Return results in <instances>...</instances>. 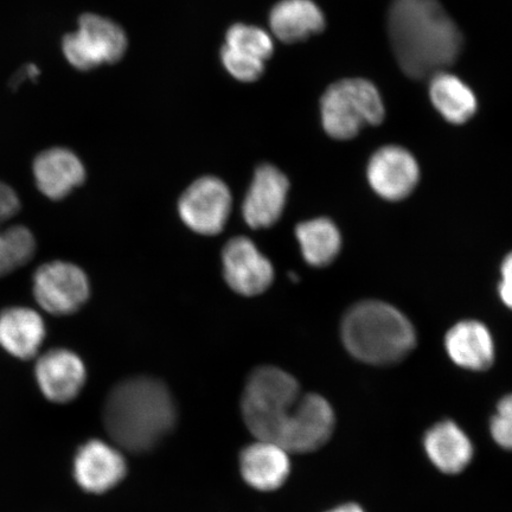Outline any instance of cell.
<instances>
[{
	"label": "cell",
	"instance_id": "3",
	"mask_svg": "<svg viewBox=\"0 0 512 512\" xmlns=\"http://www.w3.org/2000/svg\"><path fill=\"white\" fill-rule=\"evenodd\" d=\"M342 339L350 355L373 366L402 361L416 344L409 319L394 306L377 300L351 307L343 318Z\"/></svg>",
	"mask_w": 512,
	"mask_h": 512
},
{
	"label": "cell",
	"instance_id": "28",
	"mask_svg": "<svg viewBox=\"0 0 512 512\" xmlns=\"http://www.w3.org/2000/svg\"><path fill=\"white\" fill-rule=\"evenodd\" d=\"M326 512H366L363 510L361 505H358L356 503H345L338 505V507L331 509Z\"/></svg>",
	"mask_w": 512,
	"mask_h": 512
},
{
	"label": "cell",
	"instance_id": "15",
	"mask_svg": "<svg viewBox=\"0 0 512 512\" xmlns=\"http://www.w3.org/2000/svg\"><path fill=\"white\" fill-rule=\"evenodd\" d=\"M290 454L273 441L256 439L240 454L241 476L255 490H278L290 477Z\"/></svg>",
	"mask_w": 512,
	"mask_h": 512
},
{
	"label": "cell",
	"instance_id": "17",
	"mask_svg": "<svg viewBox=\"0 0 512 512\" xmlns=\"http://www.w3.org/2000/svg\"><path fill=\"white\" fill-rule=\"evenodd\" d=\"M21 210L17 192L0 181V277L27 265L34 258L36 240L31 230L24 226L3 228Z\"/></svg>",
	"mask_w": 512,
	"mask_h": 512
},
{
	"label": "cell",
	"instance_id": "27",
	"mask_svg": "<svg viewBox=\"0 0 512 512\" xmlns=\"http://www.w3.org/2000/svg\"><path fill=\"white\" fill-rule=\"evenodd\" d=\"M498 291L502 302L512 310V252L503 261L502 281Z\"/></svg>",
	"mask_w": 512,
	"mask_h": 512
},
{
	"label": "cell",
	"instance_id": "22",
	"mask_svg": "<svg viewBox=\"0 0 512 512\" xmlns=\"http://www.w3.org/2000/svg\"><path fill=\"white\" fill-rule=\"evenodd\" d=\"M430 98L435 110L454 125L465 124L477 112L475 93L458 76L446 70L432 76Z\"/></svg>",
	"mask_w": 512,
	"mask_h": 512
},
{
	"label": "cell",
	"instance_id": "6",
	"mask_svg": "<svg viewBox=\"0 0 512 512\" xmlns=\"http://www.w3.org/2000/svg\"><path fill=\"white\" fill-rule=\"evenodd\" d=\"M127 49L123 28L111 19L94 14L80 18L79 30L63 38L62 50L76 69L89 70L118 62Z\"/></svg>",
	"mask_w": 512,
	"mask_h": 512
},
{
	"label": "cell",
	"instance_id": "7",
	"mask_svg": "<svg viewBox=\"0 0 512 512\" xmlns=\"http://www.w3.org/2000/svg\"><path fill=\"white\" fill-rule=\"evenodd\" d=\"M336 415L330 402L318 394L300 396L280 428L275 443L290 453H310L331 439Z\"/></svg>",
	"mask_w": 512,
	"mask_h": 512
},
{
	"label": "cell",
	"instance_id": "9",
	"mask_svg": "<svg viewBox=\"0 0 512 512\" xmlns=\"http://www.w3.org/2000/svg\"><path fill=\"white\" fill-rule=\"evenodd\" d=\"M232 194L226 183L216 177L197 179L179 200L181 219L194 232L216 235L222 232L232 211Z\"/></svg>",
	"mask_w": 512,
	"mask_h": 512
},
{
	"label": "cell",
	"instance_id": "13",
	"mask_svg": "<svg viewBox=\"0 0 512 512\" xmlns=\"http://www.w3.org/2000/svg\"><path fill=\"white\" fill-rule=\"evenodd\" d=\"M370 187L387 201H402L412 194L420 179L419 164L411 152L396 145L384 146L370 158Z\"/></svg>",
	"mask_w": 512,
	"mask_h": 512
},
{
	"label": "cell",
	"instance_id": "19",
	"mask_svg": "<svg viewBox=\"0 0 512 512\" xmlns=\"http://www.w3.org/2000/svg\"><path fill=\"white\" fill-rule=\"evenodd\" d=\"M46 336V324L37 311L14 306L0 312V347L18 360L35 357Z\"/></svg>",
	"mask_w": 512,
	"mask_h": 512
},
{
	"label": "cell",
	"instance_id": "23",
	"mask_svg": "<svg viewBox=\"0 0 512 512\" xmlns=\"http://www.w3.org/2000/svg\"><path fill=\"white\" fill-rule=\"evenodd\" d=\"M296 235L304 259L311 266H328L341 252V233L326 217L300 223Z\"/></svg>",
	"mask_w": 512,
	"mask_h": 512
},
{
	"label": "cell",
	"instance_id": "14",
	"mask_svg": "<svg viewBox=\"0 0 512 512\" xmlns=\"http://www.w3.org/2000/svg\"><path fill=\"white\" fill-rule=\"evenodd\" d=\"M290 183L278 168L262 164L256 169L242 204V215L253 229L270 228L277 222L287 201Z\"/></svg>",
	"mask_w": 512,
	"mask_h": 512
},
{
	"label": "cell",
	"instance_id": "20",
	"mask_svg": "<svg viewBox=\"0 0 512 512\" xmlns=\"http://www.w3.org/2000/svg\"><path fill=\"white\" fill-rule=\"evenodd\" d=\"M445 348L452 362L471 371H485L495 362V343L486 326L464 320L447 332Z\"/></svg>",
	"mask_w": 512,
	"mask_h": 512
},
{
	"label": "cell",
	"instance_id": "12",
	"mask_svg": "<svg viewBox=\"0 0 512 512\" xmlns=\"http://www.w3.org/2000/svg\"><path fill=\"white\" fill-rule=\"evenodd\" d=\"M35 379L44 398L56 405H66L85 388L87 369L74 351L53 349L38 357Z\"/></svg>",
	"mask_w": 512,
	"mask_h": 512
},
{
	"label": "cell",
	"instance_id": "5",
	"mask_svg": "<svg viewBox=\"0 0 512 512\" xmlns=\"http://www.w3.org/2000/svg\"><path fill=\"white\" fill-rule=\"evenodd\" d=\"M326 133L338 140L352 139L364 127L382 124L386 110L379 89L361 78L344 79L326 89L320 101Z\"/></svg>",
	"mask_w": 512,
	"mask_h": 512
},
{
	"label": "cell",
	"instance_id": "25",
	"mask_svg": "<svg viewBox=\"0 0 512 512\" xmlns=\"http://www.w3.org/2000/svg\"><path fill=\"white\" fill-rule=\"evenodd\" d=\"M221 60L228 73L242 82L256 81L265 72L264 61L227 46L221 50Z\"/></svg>",
	"mask_w": 512,
	"mask_h": 512
},
{
	"label": "cell",
	"instance_id": "10",
	"mask_svg": "<svg viewBox=\"0 0 512 512\" xmlns=\"http://www.w3.org/2000/svg\"><path fill=\"white\" fill-rule=\"evenodd\" d=\"M126 473L123 450L104 440H88L73 459L75 483L87 494H106L123 482Z\"/></svg>",
	"mask_w": 512,
	"mask_h": 512
},
{
	"label": "cell",
	"instance_id": "18",
	"mask_svg": "<svg viewBox=\"0 0 512 512\" xmlns=\"http://www.w3.org/2000/svg\"><path fill=\"white\" fill-rule=\"evenodd\" d=\"M430 462L445 475H459L475 457V447L462 427L452 420L433 425L424 437Z\"/></svg>",
	"mask_w": 512,
	"mask_h": 512
},
{
	"label": "cell",
	"instance_id": "11",
	"mask_svg": "<svg viewBox=\"0 0 512 512\" xmlns=\"http://www.w3.org/2000/svg\"><path fill=\"white\" fill-rule=\"evenodd\" d=\"M222 264L224 279L241 296H259L273 283L271 261L245 236H236L224 246Z\"/></svg>",
	"mask_w": 512,
	"mask_h": 512
},
{
	"label": "cell",
	"instance_id": "24",
	"mask_svg": "<svg viewBox=\"0 0 512 512\" xmlns=\"http://www.w3.org/2000/svg\"><path fill=\"white\" fill-rule=\"evenodd\" d=\"M226 46L264 62L270 59L274 51L271 36L247 24H235L227 31Z\"/></svg>",
	"mask_w": 512,
	"mask_h": 512
},
{
	"label": "cell",
	"instance_id": "8",
	"mask_svg": "<svg viewBox=\"0 0 512 512\" xmlns=\"http://www.w3.org/2000/svg\"><path fill=\"white\" fill-rule=\"evenodd\" d=\"M32 291L44 311L55 316H68L86 304L91 286L87 274L79 266L67 261H53L35 272Z\"/></svg>",
	"mask_w": 512,
	"mask_h": 512
},
{
	"label": "cell",
	"instance_id": "16",
	"mask_svg": "<svg viewBox=\"0 0 512 512\" xmlns=\"http://www.w3.org/2000/svg\"><path fill=\"white\" fill-rule=\"evenodd\" d=\"M32 171L38 190L53 201L63 200L86 179V169L81 159L64 147H54L40 153Z\"/></svg>",
	"mask_w": 512,
	"mask_h": 512
},
{
	"label": "cell",
	"instance_id": "1",
	"mask_svg": "<svg viewBox=\"0 0 512 512\" xmlns=\"http://www.w3.org/2000/svg\"><path fill=\"white\" fill-rule=\"evenodd\" d=\"M388 32L402 72L415 80L445 72L463 48L462 32L438 0H393Z\"/></svg>",
	"mask_w": 512,
	"mask_h": 512
},
{
	"label": "cell",
	"instance_id": "26",
	"mask_svg": "<svg viewBox=\"0 0 512 512\" xmlns=\"http://www.w3.org/2000/svg\"><path fill=\"white\" fill-rule=\"evenodd\" d=\"M490 433L499 447L512 451V394L498 402L496 412L491 416Z\"/></svg>",
	"mask_w": 512,
	"mask_h": 512
},
{
	"label": "cell",
	"instance_id": "21",
	"mask_svg": "<svg viewBox=\"0 0 512 512\" xmlns=\"http://www.w3.org/2000/svg\"><path fill=\"white\" fill-rule=\"evenodd\" d=\"M270 25L278 40L297 43L323 31L325 17L313 0H281L271 11Z\"/></svg>",
	"mask_w": 512,
	"mask_h": 512
},
{
	"label": "cell",
	"instance_id": "2",
	"mask_svg": "<svg viewBox=\"0 0 512 512\" xmlns=\"http://www.w3.org/2000/svg\"><path fill=\"white\" fill-rule=\"evenodd\" d=\"M102 419L115 446L144 453L174 430L177 406L164 382L150 376H134L115 384L107 395Z\"/></svg>",
	"mask_w": 512,
	"mask_h": 512
},
{
	"label": "cell",
	"instance_id": "4",
	"mask_svg": "<svg viewBox=\"0 0 512 512\" xmlns=\"http://www.w3.org/2000/svg\"><path fill=\"white\" fill-rule=\"evenodd\" d=\"M300 396L298 381L287 371L273 366L254 369L241 398L242 419L248 431L256 439L275 443Z\"/></svg>",
	"mask_w": 512,
	"mask_h": 512
}]
</instances>
